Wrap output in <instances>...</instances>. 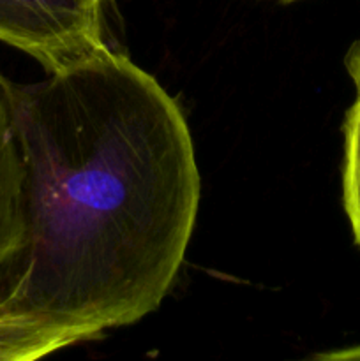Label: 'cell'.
<instances>
[{
    "label": "cell",
    "mask_w": 360,
    "mask_h": 361,
    "mask_svg": "<svg viewBox=\"0 0 360 361\" xmlns=\"http://www.w3.org/2000/svg\"><path fill=\"white\" fill-rule=\"evenodd\" d=\"M106 0H0V41L34 56L49 74L109 48Z\"/></svg>",
    "instance_id": "obj_2"
},
{
    "label": "cell",
    "mask_w": 360,
    "mask_h": 361,
    "mask_svg": "<svg viewBox=\"0 0 360 361\" xmlns=\"http://www.w3.org/2000/svg\"><path fill=\"white\" fill-rule=\"evenodd\" d=\"M11 83L0 73V275L23 242V161L14 130Z\"/></svg>",
    "instance_id": "obj_3"
},
{
    "label": "cell",
    "mask_w": 360,
    "mask_h": 361,
    "mask_svg": "<svg viewBox=\"0 0 360 361\" xmlns=\"http://www.w3.org/2000/svg\"><path fill=\"white\" fill-rule=\"evenodd\" d=\"M279 2H282V4H292V2H296V0H279Z\"/></svg>",
    "instance_id": "obj_7"
},
{
    "label": "cell",
    "mask_w": 360,
    "mask_h": 361,
    "mask_svg": "<svg viewBox=\"0 0 360 361\" xmlns=\"http://www.w3.org/2000/svg\"><path fill=\"white\" fill-rule=\"evenodd\" d=\"M320 358H327V360H360V345L352 349H346V351H339V353H330V355H323Z\"/></svg>",
    "instance_id": "obj_6"
},
{
    "label": "cell",
    "mask_w": 360,
    "mask_h": 361,
    "mask_svg": "<svg viewBox=\"0 0 360 361\" xmlns=\"http://www.w3.org/2000/svg\"><path fill=\"white\" fill-rule=\"evenodd\" d=\"M346 69L355 85V101L344 118V164H342V197L355 242L360 247V41L346 55Z\"/></svg>",
    "instance_id": "obj_5"
},
{
    "label": "cell",
    "mask_w": 360,
    "mask_h": 361,
    "mask_svg": "<svg viewBox=\"0 0 360 361\" xmlns=\"http://www.w3.org/2000/svg\"><path fill=\"white\" fill-rule=\"evenodd\" d=\"M80 344L74 335L23 314L0 310V361H32Z\"/></svg>",
    "instance_id": "obj_4"
},
{
    "label": "cell",
    "mask_w": 360,
    "mask_h": 361,
    "mask_svg": "<svg viewBox=\"0 0 360 361\" xmlns=\"http://www.w3.org/2000/svg\"><path fill=\"white\" fill-rule=\"evenodd\" d=\"M23 161V242L0 275V310L74 335L154 312L196 224L200 173L175 99L106 48L11 87Z\"/></svg>",
    "instance_id": "obj_1"
}]
</instances>
